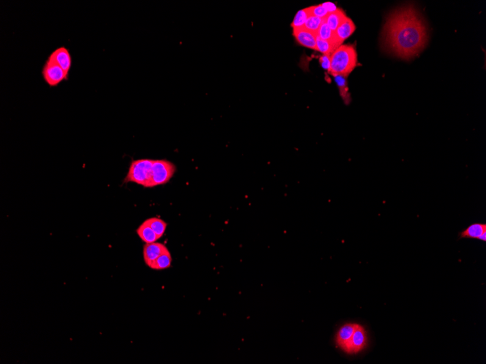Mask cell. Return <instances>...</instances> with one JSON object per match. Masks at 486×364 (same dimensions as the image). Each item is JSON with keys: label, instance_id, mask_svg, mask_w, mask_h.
<instances>
[{"label": "cell", "instance_id": "8", "mask_svg": "<svg viewBox=\"0 0 486 364\" xmlns=\"http://www.w3.org/2000/svg\"><path fill=\"white\" fill-rule=\"evenodd\" d=\"M48 59L57 63L69 76L71 67V56L67 48L65 47L58 48L50 55Z\"/></svg>", "mask_w": 486, "mask_h": 364}, {"label": "cell", "instance_id": "2", "mask_svg": "<svg viewBox=\"0 0 486 364\" xmlns=\"http://www.w3.org/2000/svg\"><path fill=\"white\" fill-rule=\"evenodd\" d=\"M357 65V54L354 45H342L331 55V71L333 76L347 77Z\"/></svg>", "mask_w": 486, "mask_h": 364}, {"label": "cell", "instance_id": "20", "mask_svg": "<svg viewBox=\"0 0 486 364\" xmlns=\"http://www.w3.org/2000/svg\"><path fill=\"white\" fill-rule=\"evenodd\" d=\"M309 16V12L307 10V8L303 9L298 11V12L295 15L294 19H293V22L291 23L292 28L293 29H301V28H304V25H305L306 21H307L308 17Z\"/></svg>", "mask_w": 486, "mask_h": 364}, {"label": "cell", "instance_id": "21", "mask_svg": "<svg viewBox=\"0 0 486 364\" xmlns=\"http://www.w3.org/2000/svg\"><path fill=\"white\" fill-rule=\"evenodd\" d=\"M323 21V19H322V18L309 15L308 17L307 21H306L304 28L308 31H312V32L316 33L317 34V31H318L319 28H320V25L322 24Z\"/></svg>", "mask_w": 486, "mask_h": 364}, {"label": "cell", "instance_id": "7", "mask_svg": "<svg viewBox=\"0 0 486 364\" xmlns=\"http://www.w3.org/2000/svg\"><path fill=\"white\" fill-rule=\"evenodd\" d=\"M168 251V247L162 243L158 242L154 243H146L143 246V260L145 264L151 268L152 264L155 262L156 260L162 255L163 253Z\"/></svg>", "mask_w": 486, "mask_h": 364}, {"label": "cell", "instance_id": "25", "mask_svg": "<svg viewBox=\"0 0 486 364\" xmlns=\"http://www.w3.org/2000/svg\"><path fill=\"white\" fill-rule=\"evenodd\" d=\"M478 240H481V241H483V242H486V232H484V234H483L482 235H481V237H479V239H478Z\"/></svg>", "mask_w": 486, "mask_h": 364}, {"label": "cell", "instance_id": "23", "mask_svg": "<svg viewBox=\"0 0 486 364\" xmlns=\"http://www.w3.org/2000/svg\"><path fill=\"white\" fill-rule=\"evenodd\" d=\"M320 63L323 68L330 73L331 71V55H323L320 58Z\"/></svg>", "mask_w": 486, "mask_h": 364}, {"label": "cell", "instance_id": "19", "mask_svg": "<svg viewBox=\"0 0 486 364\" xmlns=\"http://www.w3.org/2000/svg\"><path fill=\"white\" fill-rule=\"evenodd\" d=\"M335 45L332 42L321 40L317 37L316 51L323 53V55H331L337 50Z\"/></svg>", "mask_w": 486, "mask_h": 364}, {"label": "cell", "instance_id": "16", "mask_svg": "<svg viewBox=\"0 0 486 364\" xmlns=\"http://www.w3.org/2000/svg\"><path fill=\"white\" fill-rule=\"evenodd\" d=\"M144 222L157 234L159 240L163 237L165 231H166L167 226H168L166 222L164 221L162 219L155 218V217L154 218H148L147 220H145Z\"/></svg>", "mask_w": 486, "mask_h": 364}, {"label": "cell", "instance_id": "9", "mask_svg": "<svg viewBox=\"0 0 486 364\" xmlns=\"http://www.w3.org/2000/svg\"><path fill=\"white\" fill-rule=\"evenodd\" d=\"M358 323H347L341 326L336 335V345L342 351H345L349 343L353 334L355 331Z\"/></svg>", "mask_w": 486, "mask_h": 364}, {"label": "cell", "instance_id": "22", "mask_svg": "<svg viewBox=\"0 0 486 364\" xmlns=\"http://www.w3.org/2000/svg\"><path fill=\"white\" fill-rule=\"evenodd\" d=\"M307 10L308 12H309V15L318 17V18H322V19H325L326 17L328 15L327 10L323 7L322 4L307 7Z\"/></svg>", "mask_w": 486, "mask_h": 364}, {"label": "cell", "instance_id": "5", "mask_svg": "<svg viewBox=\"0 0 486 364\" xmlns=\"http://www.w3.org/2000/svg\"><path fill=\"white\" fill-rule=\"evenodd\" d=\"M44 80L51 87H56L61 82L68 79L69 76L63 69L52 60L48 59L43 68Z\"/></svg>", "mask_w": 486, "mask_h": 364}, {"label": "cell", "instance_id": "15", "mask_svg": "<svg viewBox=\"0 0 486 364\" xmlns=\"http://www.w3.org/2000/svg\"><path fill=\"white\" fill-rule=\"evenodd\" d=\"M317 35L321 40L332 42L337 48H339L341 45H342L337 41V38H336L335 32L331 30V28L326 24L324 20H323V23L320 25V28H319L318 31H317Z\"/></svg>", "mask_w": 486, "mask_h": 364}, {"label": "cell", "instance_id": "10", "mask_svg": "<svg viewBox=\"0 0 486 364\" xmlns=\"http://www.w3.org/2000/svg\"><path fill=\"white\" fill-rule=\"evenodd\" d=\"M293 36L295 40L301 46L305 47L309 49L315 50L316 51V33L312 32L301 28V29H293Z\"/></svg>", "mask_w": 486, "mask_h": 364}, {"label": "cell", "instance_id": "12", "mask_svg": "<svg viewBox=\"0 0 486 364\" xmlns=\"http://www.w3.org/2000/svg\"><path fill=\"white\" fill-rule=\"evenodd\" d=\"M484 232H486V223H473L459 234V239L478 240Z\"/></svg>", "mask_w": 486, "mask_h": 364}, {"label": "cell", "instance_id": "3", "mask_svg": "<svg viewBox=\"0 0 486 364\" xmlns=\"http://www.w3.org/2000/svg\"><path fill=\"white\" fill-rule=\"evenodd\" d=\"M154 159H141L131 162L125 182H134L146 188H151L152 165Z\"/></svg>", "mask_w": 486, "mask_h": 364}, {"label": "cell", "instance_id": "11", "mask_svg": "<svg viewBox=\"0 0 486 364\" xmlns=\"http://www.w3.org/2000/svg\"><path fill=\"white\" fill-rule=\"evenodd\" d=\"M355 25H354V22L351 21L350 18H347L345 22L342 23L340 26L337 28V30L335 31L336 38H337V41L342 45L345 40L349 38L350 36L355 31Z\"/></svg>", "mask_w": 486, "mask_h": 364}, {"label": "cell", "instance_id": "13", "mask_svg": "<svg viewBox=\"0 0 486 364\" xmlns=\"http://www.w3.org/2000/svg\"><path fill=\"white\" fill-rule=\"evenodd\" d=\"M348 17L347 16L346 14L344 12V11L341 10V9H337L335 12H331V13H328L327 16L325 18L324 21L326 22V24L331 28V30L335 32L337 30V28L342 24L343 22L346 21Z\"/></svg>", "mask_w": 486, "mask_h": 364}, {"label": "cell", "instance_id": "24", "mask_svg": "<svg viewBox=\"0 0 486 364\" xmlns=\"http://www.w3.org/2000/svg\"><path fill=\"white\" fill-rule=\"evenodd\" d=\"M323 4V7H324L325 8H326V10H327L328 13H331V12H335V11L337 10V9H338L337 8V5H336L335 4H334V3L333 2H330V1H328V2L323 3V4Z\"/></svg>", "mask_w": 486, "mask_h": 364}, {"label": "cell", "instance_id": "4", "mask_svg": "<svg viewBox=\"0 0 486 364\" xmlns=\"http://www.w3.org/2000/svg\"><path fill=\"white\" fill-rule=\"evenodd\" d=\"M176 167L166 159L153 161L151 187L164 185L169 182L176 173Z\"/></svg>", "mask_w": 486, "mask_h": 364}, {"label": "cell", "instance_id": "14", "mask_svg": "<svg viewBox=\"0 0 486 364\" xmlns=\"http://www.w3.org/2000/svg\"><path fill=\"white\" fill-rule=\"evenodd\" d=\"M137 233L139 238L142 240V242H144V243H154V242H157V241L159 240L157 234L154 233V231L145 222H143L138 228Z\"/></svg>", "mask_w": 486, "mask_h": 364}, {"label": "cell", "instance_id": "1", "mask_svg": "<svg viewBox=\"0 0 486 364\" xmlns=\"http://www.w3.org/2000/svg\"><path fill=\"white\" fill-rule=\"evenodd\" d=\"M382 37L386 49L404 59L417 56L428 39L424 22L412 6L402 7L390 15Z\"/></svg>", "mask_w": 486, "mask_h": 364}, {"label": "cell", "instance_id": "18", "mask_svg": "<svg viewBox=\"0 0 486 364\" xmlns=\"http://www.w3.org/2000/svg\"><path fill=\"white\" fill-rule=\"evenodd\" d=\"M334 78H335V81L337 82V84H338L339 92H340V95L342 96V99L344 100L345 104L347 105L349 104L350 101H351V98H350L349 87H348L347 80V77L341 76V75H337V76H334Z\"/></svg>", "mask_w": 486, "mask_h": 364}, {"label": "cell", "instance_id": "6", "mask_svg": "<svg viewBox=\"0 0 486 364\" xmlns=\"http://www.w3.org/2000/svg\"><path fill=\"white\" fill-rule=\"evenodd\" d=\"M368 345V336L365 328L357 324L352 337L344 352L349 355L357 354L363 351Z\"/></svg>", "mask_w": 486, "mask_h": 364}, {"label": "cell", "instance_id": "17", "mask_svg": "<svg viewBox=\"0 0 486 364\" xmlns=\"http://www.w3.org/2000/svg\"><path fill=\"white\" fill-rule=\"evenodd\" d=\"M172 265V256L169 250L166 252L163 253L162 255L159 256L155 262L151 266V269L155 271H162V270L168 269L170 268Z\"/></svg>", "mask_w": 486, "mask_h": 364}]
</instances>
